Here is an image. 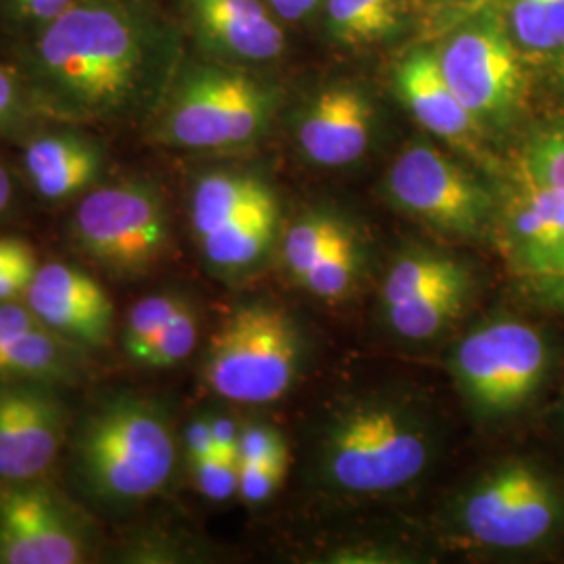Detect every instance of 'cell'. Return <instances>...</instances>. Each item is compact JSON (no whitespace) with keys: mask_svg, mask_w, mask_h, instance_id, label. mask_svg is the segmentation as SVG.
Listing matches in <instances>:
<instances>
[{"mask_svg":"<svg viewBox=\"0 0 564 564\" xmlns=\"http://www.w3.org/2000/svg\"><path fill=\"white\" fill-rule=\"evenodd\" d=\"M284 463H239V496L247 505L268 502L286 475Z\"/></svg>","mask_w":564,"mask_h":564,"instance_id":"d6a6232c","label":"cell"},{"mask_svg":"<svg viewBox=\"0 0 564 564\" xmlns=\"http://www.w3.org/2000/svg\"><path fill=\"white\" fill-rule=\"evenodd\" d=\"M199 339V318L191 303L186 302L163 326L162 333L151 343L141 362L149 368H172L186 360Z\"/></svg>","mask_w":564,"mask_h":564,"instance_id":"83f0119b","label":"cell"},{"mask_svg":"<svg viewBox=\"0 0 564 564\" xmlns=\"http://www.w3.org/2000/svg\"><path fill=\"white\" fill-rule=\"evenodd\" d=\"M289 464V447L281 433L268 424L241 426L239 437V463Z\"/></svg>","mask_w":564,"mask_h":564,"instance_id":"1f68e13d","label":"cell"},{"mask_svg":"<svg viewBox=\"0 0 564 564\" xmlns=\"http://www.w3.org/2000/svg\"><path fill=\"white\" fill-rule=\"evenodd\" d=\"M274 195L265 182L241 172H212L202 176L191 199V223L197 241L209 237L224 224L235 220L253 207L256 203L263 202L265 197Z\"/></svg>","mask_w":564,"mask_h":564,"instance_id":"ffe728a7","label":"cell"},{"mask_svg":"<svg viewBox=\"0 0 564 564\" xmlns=\"http://www.w3.org/2000/svg\"><path fill=\"white\" fill-rule=\"evenodd\" d=\"M44 324L30 310V305L15 302H0V343L11 341L28 330L42 328Z\"/></svg>","mask_w":564,"mask_h":564,"instance_id":"e575fe53","label":"cell"},{"mask_svg":"<svg viewBox=\"0 0 564 564\" xmlns=\"http://www.w3.org/2000/svg\"><path fill=\"white\" fill-rule=\"evenodd\" d=\"M186 20L209 48L241 61L279 57L281 25L262 0H181Z\"/></svg>","mask_w":564,"mask_h":564,"instance_id":"9a60e30c","label":"cell"},{"mask_svg":"<svg viewBox=\"0 0 564 564\" xmlns=\"http://www.w3.org/2000/svg\"><path fill=\"white\" fill-rule=\"evenodd\" d=\"M470 282L468 276L458 281L447 282L433 291L410 300V302L387 305L389 326L403 339L410 341H426L442 333L452 323L466 302Z\"/></svg>","mask_w":564,"mask_h":564,"instance_id":"44dd1931","label":"cell"},{"mask_svg":"<svg viewBox=\"0 0 564 564\" xmlns=\"http://www.w3.org/2000/svg\"><path fill=\"white\" fill-rule=\"evenodd\" d=\"M538 11L545 21L556 48L564 46V0H538Z\"/></svg>","mask_w":564,"mask_h":564,"instance_id":"74e56055","label":"cell"},{"mask_svg":"<svg viewBox=\"0 0 564 564\" xmlns=\"http://www.w3.org/2000/svg\"><path fill=\"white\" fill-rule=\"evenodd\" d=\"M279 203L270 195L199 241L205 260L223 272H241L262 260L274 241Z\"/></svg>","mask_w":564,"mask_h":564,"instance_id":"d6986e66","label":"cell"},{"mask_svg":"<svg viewBox=\"0 0 564 564\" xmlns=\"http://www.w3.org/2000/svg\"><path fill=\"white\" fill-rule=\"evenodd\" d=\"M184 440H186V454H188L191 463L199 460L202 456H207L209 452H214L216 445H214V437H212L209 416L195 419L193 423L188 424Z\"/></svg>","mask_w":564,"mask_h":564,"instance_id":"8d00e7d4","label":"cell"},{"mask_svg":"<svg viewBox=\"0 0 564 564\" xmlns=\"http://www.w3.org/2000/svg\"><path fill=\"white\" fill-rule=\"evenodd\" d=\"M86 540L48 485L21 481L0 496V564H78Z\"/></svg>","mask_w":564,"mask_h":564,"instance_id":"30bf717a","label":"cell"},{"mask_svg":"<svg viewBox=\"0 0 564 564\" xmlns=\"http://www.w3.org/2000/svg\"><path fill=\"white\" fill-rule=\"evenodd\" d=\"M69 354L57 333L42 326L11 341L0 343V377L55 379L69 368Z\"/></svg>","mask_w":564,"mask_h":564,"instance_id":"7402d4cb","label":"cell"},{"mask_svg":"<svg viewBox=\"0 0 564 564\" xmlns=\"http://www.w3.org/2000/svg\"><path fill=\"white\" fill-rule=\"evenodd\" d=\"M209 426H212V437H214L216 449L239 458V437H241L239 423L230 416L216 414V416H209Z\"/></svg>","mask_w":564,"mask_h":564,"instance_id":"d590c367","label":"cell"},{"mask_svg":"<svg viewBox=\"0 0 564 564\" xmlns=\"http://www.w3.org/2000/svg\"><path fill=\"white\" fill-rule=\"evenodd\" d=\"M547 345L540 330L519 321H496L464 337L454 375L464 395L487 414L521 408L540 389Z\"/></svg>","mask_w":564,"mask_h":564,"instance_id":"52a82bcc","label":"cell"},{"mask_svg":"<svg viewBox=\"0 0 564 564\" xmlns=\"http://www.w3.org/2000/svg\"><path fill=\"white\" fill-rule=\"evenodd\" d=\"M360 272V251L354 232L347 228L330 249L323 256L300 284L310 293L323 300H341L345 297Z\"/></svg>","mask_w":564,"mask_h":564,"instance_id":"484cf974","label":"cell"},{"mask_svg":"<svg viewBox=\"0 0 564 564\" xmlns=\"http://www.w3.org/2000/svg\"><path fill=\"white\" fill-rule=\"evenodd\" d=\"M523 167L533 178L564 191V130L538 137L529 147Z\"/></svg>","mask_w":564,"mask_h":564,"instance_id":"f546056e","label":"cell"},{"mask_svg":"<svg viewBox=\"0 0 564 564\" xmlns=\"http://www.w3.org/2000/svg\"><path fill=\"white\" fill-rule=\"evenodd\" d=\"M429 458L431 442L423 424L395 403H356L324 435V477L347 494L400 489L423 475Z\"/></svg>","mask_w":564,"mask_h":564,"instance_id":"3957f363","label":"cell"},{"mask_svg":"<svg viewBox=\"0 0 564 564\" xmlns=\"http://www.w3.org/2000/svg\"><path fill=\"white\" fill-rule=\"evenodd\" d=\"M32 251H34V249H32L28 242L21 241V239H15V237H0V272H2L7 265H11L15 260H20V258L32 253Z\"/></svg>","mask_w":564,"mask_h":564,"instance_id":"ab89813d","label":"cell"},{"mask_svg":"<svg viewBox=\"0 0 564 564\" xmlns=\"http://www.w3.org/2000/svg\"><path fill=\"white\" fill-rule=\"evenodd\" d=\"M558 74H561V78L564 80V53L561 55V59H558Z\"/></svg>","mask_w":564,"mask_h":564,"instance_id":"b9f144b4","label":"cell"},{"mask_svg":"<svg viewBox=\"0 0 564 564\" xmlns=\"http://www.w3.org/2000/svg\"><path fill=\"white\" fill-rule=\"evenodd\" d=\"M270 107V93L251 76L218 65H195L170 88L158 139L197 151L235 149L262 134Z\"/></svg>","mask_w":564,"mask_h":564,"instance_id":"5b68a950","label":"cell"},{"mask_svg":"<svg viewBox=\"0 0 564 564\" xmlns=\"http://www.w3.org/2000/svg\"><path fill=\"white\" fill-rule=\"evenodd\" d=\"M78 0H0V9L7 20L25 28L28 32L57 18Z\"/></svg>","mask_w":564,"mask_h":564,"instance_id":"836d02e7","label":"cell"},{"mask_svg":"<svg viewBox=\"0 0 564 564\" xmlns=\"http://www.w3.org/2000/svg\"><path fill=\"white\" fill-rule=\"evenodd\" d=\"M347 228V224L326 214L305 216L289 228L282 245V256L295 281H302L303 276L323 260L330 245L337 241Z\"/></svg>","mask_w":564,"mask_h":564,"instance_id":"d4e9b609","label":"cell"},{"mask_svg":"<svg viewBox=\"0 0 564 564\" xmlns=\"http://www.w3.org/2000/svg\"><path fill=\"white\" fill-rule=\"evenodd\" d=\"M23 170L41 197L67 202L99 182L105 170V151L99 142L80 132H46L28 142Z\"/></svg>","mask_w":564,"mask_h":564,"instance_id":"e0dca14e","label":"cell"},{"mask_svg":"<svg viewBox=\"0 0 564 564\" xmlns=\"http://www.w3.org/2000/svg\"><path fill=\"white\" fill-rule=\"evenodd\" d=\"M63 440L59 403L32 387L0 391V479L34 481L55 463Z\"/></svg>","mask_w":564,"mask_h":564,"instance_id":"5bb4252c","label":"cell"},{"mask_svg":"<svg viewBox=\"0 0 564 564\" xmlns=\"http://www.w3.org/2000/svg\"><path fill=\"white\" fill-rule=\"evenodd\" d=\"M398 90L414 118L433 134L463 141L473 132L477 118L445 80L437 55L416 53L403 61L398 69Z\"/></svg>","mask_w":564,"mask_h":564,"instance_id":"ac0fdd59","label":"cell"},{"mask_svg":"<svg viewBox=\"0 0 564 564\" xmlns=\"http://www.w3.org/2000/svg\"><path fill=\"white\" fill-rule=\"evenodd\" d=\"M558 302L564 303V289H563V293H561V297H558Z\"/></svg>","mask_w":564,"mask_h":564,"instance_id":"7bdbcfd3","label":"cell"},{"mask_svg":"<svg viewBox=\"0 0 564 564\" xmlns=\"http://www.w3.org/2000/svg\"><path fill=\"white\" fill-rule=\"evenodd\" d=\"M387 186L403 212L447 232L475 237L489 223V193L463 167L426 144L403 151L391 165Z\"/></svg>","mask_w":564,"mask_h":564,"instance_id":"9c48e42d","label":"cell"},{"mask_svg":"<svg viewBox=\"0 0 564 564\" xmlns=\"http://www.w3.org/2000/svg\"><path fill=\"white\" fill-rule=\"evenodd\" d=\"M561 498L540 470L524 463H508L468 494L463 523L479 544L519 550L547 538L561 521Z\"/></svg>","mask_w":564,"mask_h":564,"instance_id":"ba28073f","label":"cell"},{"mask_svg":"<svg viewBox=\"0 0 564 564\" xmlns=\"http://www.w3.org/2000/svg\"><path fill=\"white\" fill-rule=\"evenodd\" d=\"M372 105L360 90L335 86L307 109L297 139L314 163L339 167L360 160L370 142Z\"/></svg>","mask_w":564,"mask_h":564,"instance_id":"2e32d148","label":"cell"},{"mask_svg":"<svg viewBox=\"0 0 564 564\" xmlns=\"http://www.w3.org/2000/svg\"><path fill=\"white\" fill-rule=\"evenodd\" d=\"M46 328L84 345H102L113 323V303L99 282L69 263H44L25 293Z\"/></svg>","mask_w":564,"mask_h":564,"instance_id":"4fadbf2b","label":"cell"},{"mask_svg":"<svg viewBox=\"0 0 564 564\" xmlns=\"http://www.w3.org/2000/svg\"><path fill=\"white\" fill-rule=\"evenodd\" d=\"M300 356V333L291 316L268 303H249L212 337L205 381L228 402H276L295 381Z\"/></svg>","mask_w":564,"mask_h":564,"instance_id":"277c9868","label":"cell"},{"mask_svg":"<svg viewBox=\"0 0 564 564\" xmlns=\"http://www.w3.org/2000/svg\"><path fill=\"white\" fill-rule=\"evenodd\" d=\"M318 0H270L268 4L274 9V13L286 21L302 20L307 15Z\"/></svg>","mask_w":564,"mask_h":564,"instance_id":"f35d334b","label":"cell"},{"mask_svg":"<svg viewBox=\"0 0 564 564\" xmlns=\"http://www.w3.org/2000/svg\"><path fill=\"white\" fill-rule=\"evenodd\" d=\"M505 249L512 268L547 297L564 289V191L523 167L519 193L508 205Z\"/></svg>","mask_w":564,"mask_h":564,"instance_id":"7c38bea8","label":"cell"},{"mask_svg":"<svg viewBox=\"0 0 564 564\" xmlns=\"http://www.w3.org/2000/svg\"><path fill=\"white\" fill-rule=\"evenodd\" d=\"M184 303L186 300L181 295L162 293V295H149L132 305L123 324V335H121L123 349L130 360L141 362L151 343L155 341L163 326L174 318V314Z\"/></svg>","mask_w":564,"mask_h":564,"instance_id":"4316f807","label":"cell"},{"mask_svg":"<svg viewBox=\"0 0 564 564\" xmlns=\"http://www.w3.org/2000/svg\"><path fill=\"white\" fill-rule=\"evenodd\" d=\"M563 412H564V403H563Z\"/></svg>","mask_w":564,"mask_h":564,"instance_id":"ee69618b","label":"cell"},{"mask_svg":"<svg viewBox=\"0 0 564 564\" xmlns=\"http://www.w3.org/2000/svg\"><path fill=\"white\" fill-rule=\"evenodd\" d=\"M193 475L197 487L205 498L214 502H224L239 494V458L228 456L218 449L193 460Z\"/></svg>","mask_w":564,"mask_h":564,"instance_id":"f1b7e54d","label":"cell"},{"mask_svg":"<svg viewBox=\"0 0 564 564\" xmlns=\"http://www.w3.org/2000/svg\"><path fill=\"white\" fill-rule=\"evenodd\" d=\"M36 111L18 69L0 65V137L20 130Z\"/></svg>","mask_w":564,"mask_h":564,"instance_id":"4dcf8cb0","label":"cell"},{"mask_svg":"<svg viewBox=\"0 0 564 564\" xmlns=\"http://www.w3.org/2000/svg\"><path fill=\"white\" fill-rule=\"evenodd\" d=\"M28 34L15 69L36 111L59 120H120L170 67V32L149 0H78Z\"/></svg>","mask_w":564,"mask_h":564,"instance_id":"6da1fadb","label":"cell"},{"mask_svg":"<svg viewBox=\"0 0 564 564\" xmlns=\"http://www.w3.org/2000/svg\"><path fill=\"white\" fill-rule=\"evenodd\" d=\"M333 34L347 44H368L398 28L395 0H326Z\"/></svg>","mask_w":564,"mask_h":564,"instance_id":"cb8c5ba5","label":"cell"},{"mask_svg":"<svg viewBox=\"0 0 564 564\" xmlns=\"http://www.w3.org/2000/svg\"><path fill=\"white\" fill-rule=\"evenodd\" d=\"M468 276L463 263L433 251H419L402 256L391 265L383 282V305L410 302L426 291H433L447 282Z\"/></svg>","mask_w":564,"mask_h":564,"instance_id":"603a6c76","label":"cell"},{"mask_svg":"<svg viewBox=\"0 0 564 564\" xmlns=\"http://www.w3.org/2000/svg\"><path fill=\"white\" fill-rule=\"evenodd\" d=\"M11 197H13V184H11V178H9V172L0 163V214L9 207Z\"/></svg>","mask_w":564,"mask_h":564,"instance_id":"60d3db41","label":"cell"},{"mask_svg":"<svg viewBox=\"0 0 564 564\" xmlns=\"http://www.w3.org/2000/svg\"><path fill=\"white\" fill-rule=\"evenodd\" d=\"M176 463L163 410L141 398L102 403L82 426L76 466L86 489L107 505H137L158 494Z\"/></svg>","mask_w":564,"mask_h":564,"instance_id":"7a4b0ae2","label":"cell"},{"mask_svg":"<svg viewBox=\"0 0 564 564\" xmlns=\"http://www.w3.org/2000/svg\"><path fill=\"white\" fill-rule=\"evenodd\" d=\"M74 237L95 262L120 272H141L158 262L170 241L162 195L141 181L99 186L74 214Z\"/></svg>","mask_w":564,"mask_h":564,"instance_id":"8992f818","label":"cell"},{"mask_svg":"<svg viewBox=\"0 0 564 564\" xmlns=\"http://www.w3.org/2000/svg\"><path fill=\"white\" fill-rule=\"evenodd\" d=\"M440 65L445 80L475 118L505 116L523 86L519 55L494 23L456 34L445 44Z\"/></svg>","mask_w":564,"mask_h":564,"instance_id":"8fae6325","label":"cell"}]
</instances>
